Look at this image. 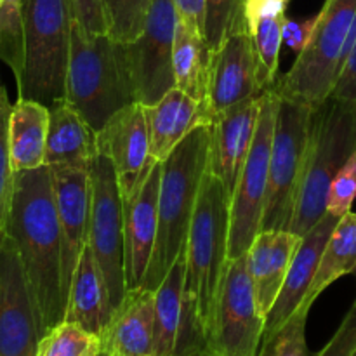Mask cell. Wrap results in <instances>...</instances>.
<instances>
[{
    "mask_svg": "<svg viewBox=\"0 0 356 356\" xmlns=\"http://www.w3.org/2000/svg\"><path fill=\"white\" fill-rule=\"evenodd\" d=\"M162 162H156L132 200L124 204L125 280L127 291L138 289L148 270L159 232V195Z\"/></svg>",
    "mask_w": 356,
    "mask_h": 356,
    "instance_id": "ac0fdd59",
    "label": "cell"
},
{
    "mask_svg": "<svg viewBox=\"0 0 356 356\" xmlns=\"http://www.w3.org/2000/svg\"><path fill=\"white\" fill-rule=\"evenodd\" d=\"M149 136V152L156 162H163L177 145L200 125H211L214 113L209 103L193 99L174 87L159 103L145 106Z\"/></svg>",
    "mask_w": 356,
    "mask_h": 356,
    "instance_id": "44dd1931",
    "label": "cell"
},
{
    "mask_svg": "<svg viewBox=\"0 0 356 356\" xmlns=\"http://www.w3.org/2000/svg\"><path fill=\"white\" fill-rule=\"evenodd\" d=\"M355 277H356V270H355Z\"/></svg>",
    "mask_w": 356,
    "mask_h": 356,
    "instance_id": "ee69618b",
    "label": "cell"
},
{
    "mask_svg": "<svg viewBox=\"0 0 356 356\" xmlns=\"http://www.w3.org/2000/svg\"><path fill=\"white\" fill-rule=\"evenodd\" d=\"M66 101L96 132L122 108L138 103L124 45L110 35H87L73 23Z\"/></svg>",
    "mask_w": 356,
    "mask_h": 356,
    "instance_id": "277c9868",
    "label": "cell"
},
{
    "mask_svg": "<svg viewBox=\"0 0 356 356\" xmlns=\"http://www.w3.org/2000/svg\"><path fill=\"white\" fill-rule=\"evenodd\" d=\"M212 49L202 33L179 19L174 40V82L193 99L209 103Z\"/></svg>",
    "mask_w": 356,
    "mask_h": 356,
    "instance_id": "484cf974",
    "label": "cell"
},
{
    "mask_svg": "<svg viewBox=\"0 0 356 356\" xmlns=\"http://www.w3.org/2000/svg\"><path fill=\"white\" fill-rule=\"evenodd\" d=\"M277 110L278 96L273 90H270L263 96L256 138H254L252 148H250L238 183L232 195L228 247L229 261L245 256L256 236L261 233Z\"/></svg>",
    "mask_w": 356,
    "mask_h": 356,
    "instance_id": "30bf717a",
    "label": "cell"
},
{
    "mask_svg": "<svg viewBox=\"0 0 356 356\" xmlns=\"http://www.w3.org/2000/svg\"><path fill=\"white\" fill-rule=\"evenodd\" d=\"M99 339L101 353L108 356H153L155 292L127 291Z\"/></svg>",
    "mask_w": 356,
    "mask_h": 356,
    "instance_id": "ffe728a7",
    "label": "cell"
},
{
    "mask_svg": "<svg viewBox=\"0 0 356 356\" xmlns=\"http://www.w3.org/2000/svg\"><path fill=\"white\" fill-rule=\"evenodd\" d=\"M330 96L337 97V99L356 101V42Z\"/></svg>",
    "mask_w": 356,
    "mask_h": 356,
    "instance_id": "60d3db41",
    "label": "cell"
},
{
    "mask_svg": "<svg viewBox=\"0 0 356 356\" xmlns=\"http://www.w3.org/2000/svg\"><path fill=\"white\" fill-rule=\"evenodd\" d=\"M264 96V94H263ZM263 96L219 111L211 122L209 143V172L214 174L229 195L235 191L245 160L256 138Z\"/></svg>",
    "mask_w": 356,
    "mask_h": 356,
    "instance_id": "2e32d148",
    "label": "cell"
},
{
    "mask_svg": "<svg viewBox=\"0 0 356 356\" xmlns=\"http://www.w3.org/2000/svg\"><path fill=\"white\" fill-rule=\"evenodd\" d=\"M229 214L232 195L207 169L188 233L183 323L174 356L207 346L229 264Z\"/></svg>",
    "mask_w": 356,
    "mask_h": 356,
    "instance_id": "7a4b0ae2",
    "label": "cell"
},
{
    "mask_svg": "<svg viewBox=\"0 0 356 356\" xmlns=\"http://www.w3.org/2000/svg\"><path fill=\"white\" fill-rule=\"evenodd\" d=\"M355 17L356 0H325L312 42L277 80L273 92L312 106L329 99L339 79L341 56Z\"/></svg>",
    "mask_w": 356,
    "mask_h": 356,
    "instance_id": "52a82bcc",
    "label": "cell"
},
{
    "mask_svg": "<svg viewBox=\"0 0 356 356\" xmlns=\"http://www.w3.org/2000/svg\"><path fill=\"white\" fill-rule=\"evenodd\" d=\"M312 113V104L278 96L261 232H291L305 174Z\"/></svg>",
    "mask_w": 356,
    "mask_h": 356,
    "instance_id": "ba28073f",
    "label": "cell"
},
{
    "mask_svg": "<svg viewBox=\"0 0 356 356\" xmlns=\"http://www.w3.org/2000/svg\"><path fill=\"white\" fill-rule=\"evenodd\" d=\"M24 0H0V61L13 70L16 80L24 63Z\"/></svg>",
    "mask_w": 356,
    "mask_h": 356,
    "instance_id": "f546056e",
    "label": "cell"
},
{
    "mask_svg": "<svg viewBox=\"0 0 356 356\" xmlns=\"http://www.w3.org/2000/svg\"><path fill=\"white\" fill-rule=\"evenodd\" d=\"M301 238L287 229L261 232L247 252L257 308L264 318L284 287Z\"/></svg>",
    "mask_w": 356,
    "mask_h": 356,
    "instance_id": "7402d4cb",
    "label": "cell"
},
{
    "mask_svg": "<svg viewBox=\"0 0 356 356\" xmlns=\"http://www.w3.org/2000/svg\"><path fill=\"white\" fill-rule=\"evenodd\" d=\"M3 232L14 240L37 308L42 337L65 322L61 229L49 165L14 174L13 200Z\"/></svg>",
    "mask_w": 356,
    "mask_h": 356,
    "instance_id": "6da1fadb",
    "label": "cell"
},
{
    "mask_svg": "<svg viewBox=\"0 0 356 356\" xmlns=\"http://www.w3.org/2000/svg\"><path fill=\"white\" fill-rule=\"evenodd\" d=\"M73 23L87 35H108L104 0H68Z\"/></svg>",
    "mask_w": 356,
    "mask_h": 356,
    "instance_id": "8d00e7d4",
    "label": "cell"
},
{
    "mask_svg": "<svg viewBox=\"0 0 356 356\" xmlns=\"http://www.w3.org/2000/svg\"><path fill=\"white\" fill-rule=\"evenodd\" d=\"M264 316L245 256L229 261L207 346L221 356H259Z\"/></svg>",
    "mask_w": 356,
    "mask_h": 356,
    "instance_id": "7c38bea8",
    "label": "cell"
},
{
    "mask_svg": "<svg viewBox=\"0 0 356 356\" xmlns=\"http://www.w3.org/2000/svg\"><path fill=\"white\" fill-rule=\"evenodd\" d=\"M97 152L113 163L124 204L136 197L156 160L149 152L145 106L132 103L115 113L99 131Z\"/></svg>",
    "mask_w": 356,
    "mask_h": 356,
    "instance_id": "5bb4252c",
    "label": "cell"
},
{
    "mask_svg": "<svg viewBox=\"0 0 356 356\" xmlns=\"http://www.w3.org/2000/svg\"><path fill=\"white\" fill-rule=\"evenodd\" d=\"M316 21H318V14L313 17H306V19H289V17H285L284 28H282L284 44L294 52L301 54L312 42Z\"/></svg>",
    "mask_w": 356,
    "mask_h": 356,
    "instance_id": "f35d334b",
    "label": "cell"
},
{
    "mask_svg": "<svg viewBox=\"0 0 356 356\" xmlns=\"http://www.w3.org/2000/svg\"><path fill=\"white\" fill-rule=\"evenodd\" d=\"M177 23L174 0H153L143 33L134 42L122 44L136 101L143 106L159 103L176 87L172 54Z\"/></svg>",
    "mask_w": 356,
    "mask_h": 356,
    "instance_id": "8fae6325",
    "label": "cell"
},
{
    "mask_svg": "<svg viewBox=\"0 0 356 356\" xmlns=\"http://www.w3.org/2000/svg\"><path fill=\"white\" fill-rule=\"evenodd\" d=\"M356 152V101L330 96L313 106L305 174L291 232L305 236L327 214L330 184Z\"/></svg>",
    "mask_w": 356,
    "mask_h": 356,
    "instance_id": "5b68a950",
    "label": "cell"
},
{
    "mask_svg": "<svg viewBox=\"0 0 356 356\" xmlns=\"http://www.w3.org/2000/svg\"><path fill=\"white\" fill-rule=\"evenodd\" d=\"M37 308L14 240L0 235V356H37Z\"/></svg>",
    "mask_w": 356,
    "mask_h": 356,
    "instance_id": "4fadbf2b",
    "label": "cell"
},
{
    "mask_svg": "<svg viewBox=\"0 0 356 356\" xmlns=\"http://www.w3.org/2000/svg\"><path fill=\"white\" fill-rule=\"evenodd\" d=\"M51 172L61 229L63 294L68 306L73 273L89 242L90 172L89 167L72 165H52Z\"/></svg>",
    "mask_w": 356,
    "mask_h": 356,
    "instance_id": "9a60e30c",
    "label": "cell"
},
{
    "mask_svg": "<svg viewBox=\"0 0 356 356\" xmlns=\"http://www.w3.org/2000/svg\"><path fill=\"white\" fill-rule=\"evenodd\" d=\"M356 353V301L344 316L330 343L316 356H355Z\"/></svg>",
    "mask_w": 356,
    "mask_h": 356,
    "instance_id": "74e56055",
    "label": "cell"
},
{
    "mask_svg": "<svg viewBox=\"0 0 356 356\" xmlns=\"http://www.w3.org/2000/svg\"><path fill=\"white\" fill-rule=\"evenodd\" d=\"M90 172V225L89 242L108 298L117 309L127 294L125 280V233L124 198L118 186L113 163L97 155L89 167Z\"/></svg>",
    "mask_w": 356,
    "mask_h": 356,
    "instance_id": "9c48e42d",
    "label": "cell"
},
{
    "mask_svg": "<svg viewBox=\"0 0 356 356\" xmlns=\"http://www.w3.org/2000/svg\"><path fill=\"white\" fill-rule=\"evenodd\" d=\"M356 198V152L348 159L343 169L334 177L327 198V212L343 218L351 211Z\"/></svg>",
    "mask_w": 356,
    "mask_h": 356,
    "instance_id": "d590c367",
    "label": "cell"
},
{
    "mask_svg": "<svg viewBox=\"0 0 356 356\" xmlns=\"http://www.w3.org/2000/svg\"><path fill=\"white\" fill-rule=\"evenodd\" d=\"M247 30L243 0H205V40L212 52L236 30Z\"/></svg>",
    "mask_w": 356,
    "mask_h": 356,
    "instance_id": "836d02e7",
    "label": "cell"
},
{
    "mask_svg": "<svg viewBox=\"0 0 356 356\" xmlns=\"http://www.w3.org/2000/svg\"><path fill=\"white\" fill-rule=\"evenodd\" d=\"M24 63L17 97L51 108L66 99L73 17L68 0H24Z\"/></svg>",
    "mask_w": 356,
    "mask_h": 356,
    "instance_id": "8992f818",
    "label": "cell"
},
{
    "mask_svg": "<svg viewBox=\"0 0 356 356\" xmlns=\"http://www.w3.org/2000/svg\"><path fill=\"white\" fill-rule=\"evenodd\" d=\"M291 0H243V21L250 35L256 30L257 23L266 16L285 14Z\"/></svg>",
    "mask_w": 356,
    "mask_h": 356,
    "instance_id": "ab89813d",
    "label": "cell"
},
{
    "mask_svg": "<svg viewBox=\"0 0 356 356\" xmlns=\"http://www.w3.org/2000/svg\"><path fill=\"white\" fill-rule=\"evenodd\" d=\"M263 94L266 92L259 83L252 35L243 28L233 31L221 47L212 52L209 106L216 115Z\"/></svg>",
    "mask_w": 356,
    "mask_h": 356,
    "instance_id": "e0dca14e",
    "label": "cell"
},
{
    "mask_svg": "<svg viewBox=\"0 0 356 356\" xmlns=\"http://www.w3.org/2000/svg\"><path fill=\"white\" fill-rule=\"evenodd\" d=\"M356 270V214L348 212L337 222L336 229L330 235L318 270L312 282L308 294L305 298V305L313 306L315 299L344 275L355 273Z\"/></svg>",
    "mask_w": 356,
    "mask_h": 356,
    "instance_id": "83f0119b",
    "label": "cell"
},
{
    "mask_svg": "<svg viewBox=\"0 0 356 356\" xmlns=\"http://www.w3.org/2000/svg\"><path fill=\"white\" fill-rule=\"evenodd\" d=\"M285 14L266 16L257 23L252 31L254 47L257 56V68H259V83L264 92L273 90L278 80V56L284 44L282 28H284Z\"/></svg>",
    "mask_w": 356,
    "mask_h": 356,
    "instance_id": "f1b7e54d",
    "label": "cell"
},
{
    "mask_svg": "<svg viewBox=\"0 0 356 356\" xmlns=\"http://www.w3.org/2000/svg\"><path fill=\"white\" fill-rule=\"evenodd\" d=\"M355 356H356V353H355Z\"/></svg>",
    "mask_w": 356,
    "mask_h": 356,
    "instance_id": "f6af8a7d",
    "label": "cell"
},
{
    "mask_svg": "<svg viewBox=\"0 0 356 356\" xmlns=\"http://www.w3.org/2000/svg\"><path fill=\"white\" fill-rule=\"evenodd\" d=\"M115 309L108 298L103 275L92 250L87 245L80 256L70 285L65 322L76 323L90 334L101 337Z\"/></svg>",
    "mask_w": 356,
    "mask_h": 356,
    "instance_id": "cb8c5ba5",
    "label": "cell"
},
{
    "mask_svg": "<svg viewBox=\"0 0 356 356\" xmlns=\"http://www.w3.org/2000/svg\"><path fill=\"white\" fill-rule=\"evenodd\" d=\"M341 218L327 212L308 233L301 238L291 268H289L287 278L284 282L277 301L271 306L270 313L264 318V334L263 343L270 339L289 318L296 313V309L305 302L312 282L318 270L320 259H322L323 249L329 242L330 235L336 229Z\"/></svg>",
    "mask_w": 356,
    "mask_h": 356,
    "instance_id": "d6986e66",
    "label": "cell"
},
{
    "mask_svg": "<svg viewBox=\"0 0 356 356\" xmlns=\"http://www.w3.org/2000/svg\"><path fill=\"white\" fill-rule=\"evenodd\" d=\"M186 250L181 254L155 291V341L153 356H174L183 323Z\"/></svg>",
    "mask_w": 356,
    "mask_h": 356,
    "instance_id": "4316f807",
    "label": "cell"
},
{
    "mask_svg": "<svg viewBox=\"0 0 356 356\" xmlns=\"http://www.w3.org/2000/svg\"><path fill=\"white\" fill-rule=\"evenodd\" d=\"M97 356H108V355H104V353H99Z\"/></svg>",
    "mask_w": 356,
    "mask_h": 356,
    "instance_id": "7bdbcfd3",
    "label": "cell"
},
{
    "mask_svg": "<svg viewBox=\"0 0 356 356\" xmlns=\"http://www.w3.org/2000/svg\"><path fill=\"white\" fill-rule=\"evenodd\" d=\"M312 306L302 302L294 315L261 346L259 356H316L306 344V322Z\"/></svg>",
    "mask_w": 356,
    "mask_h": 356,
    "instance_id": "d6a6232c",
    "label": "cell"
},
{
    "mask_svg": "<svg viewBox=\"0 0 356 356\" xmlns=\"http://www.w3.org/2000/svg\"><path fill=\"white\" fill-rule=\"evenodd\" d=\"M13 104L7 99V92L0 86V235L6 229L7 216H9L10 200L14 188V169L10 163L9 152V117Z\"/></svg>",
    "mask_w": 356,
    "mask_h": 356,
    "instance_id": "e575fe53",
    "label": "cell"
},
{
    "mask_svg": "<svg viewBox=\"0 0 356 356\" xmlns=\"http://www.w3.org/2000/svg\"><path fill=\"white\" fill-rule=\"evenodd\" d=\"M209 143L211 127L200 125L162 162L159 232L148 270L139 287L155 292L177 257L186 250L200 184L209 167Z\"/></svg>",
    "mask_w": 356,
    "mask_h": 356,
    "instance_id": "3957f363",
    "label": "cell"
},
{
    "mask_svg": "<svg viewBox=\"0 0 356 356\" xmlns=\"http://www.w3.org/2000/svg\"><path fill=\"white\" fill-rule=\"evenodd\" d=\"M153 0H104L108 35L118 44L134 42L145 30Z\"/></svg>",
    "mask_w": 356,
    "mask_h": 356,
    "instance_id": "1f68e13d",
    "label": "cell"
},
{
    "mask_svg": "<svg viewBox=\"0 0 356 356\" xmlns=\"http://www.w3.org/2000/svg\"><path fill=\"white\" fill-rule=\"evenodd\" d=\"M190 356H221V355L216 353V351L211 350V348H209V346H205V348H202V350L195 351V353L190 355Z\"/></svg>",
    "mask_w": 356,
    "mask_h": 356,
    "instance_id": "b9f144b4",
    "label": "cell"
},
{
    "mask_svg": "<svg viewBox=\"0 0 356 356\" xmlns=\"http://www.w3.org/2000/svg\"><path fill=\"white\" fill-rule=\"evenodd\" d=\"M49 108L38 101L17 97L9 117V152L14 172L45 165Z\"/></svg>",
    "mask_w": 356,
    "mask_h": 356,
    "instance_id": "d4e9b609",
    "label": "cell"
},
{
    "mask_svg": "<svg viewBox=\"0 0 356 356\" xmlns=\"http://www.w3.org/2000/svg\"><path fill=\"white\" fill-rule=\"evenodd\" d=\"M97 152L96 131L66 99L49 108L45 165L90 167Z\"/></svg>",
    "mask_w": 356,
    "mask_h": 356,
    "instance_id": "603a6c76",
    "label": "cell"
},
{
    "mask_svg": "<svg viewBox=\"0 0 356 356\" xmlns=\"http://www.w3.org/2000/svg\"><path fill=\"white\" fill-rule=\"evenodd\" d=\"M99 353V337L72 322H63L49 330L37 350V356H97Z\"/></svg>",
    "mask_w": 356,
    "mask_h": 356,
    "instance_id": "4dcf8cb0",
    "label": "cell"
}]
</instances>
